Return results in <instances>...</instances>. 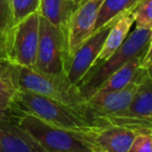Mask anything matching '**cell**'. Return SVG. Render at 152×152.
<instances>
[{
    "instance_id": "cell-1",
    "label": "cell",
    "mask_w": 152,
    "mask_h": 152,
    "mask_svg": "<svg viewBox=\"0 0 152 152\" xmlns=\"http://www.w3.org/2000/svg\"><path fill=\"white\" fill-rule=\"evenodd\" d=\"M10 116L46 152H98L87 130L61 128L18 110Z\"/></svg>"
},
{
    "instance_id": "cell-2",
    "label": "cell",
    "mask_w": 152,
    "mask_h": 152,
    "mask_svg": "<svg viewBox=\"0 0 152 152\" xmlns=\"http://www.w3.org/2000/svg\"><path fill=\"white\" fill-rule=\"evenodd\" d=\"M7 68L17 91L22 90L46 96L71 106L85 116L87 100L81 96L78 88L69 83L67 77L45 74L9 61Z\"/></svg>"
},
{
    "instance_id": "cell-3",
    "label": "cell",
    "mask_w": 152,
    "mask_h": 152,
    "mask_svg": "<svg viewBox=\"0 0 152 152\" xmlns=\"http://www.w3.org/2000/svg\"><path fill=\"white\" fill-rule=\"evenodd\" d=\"M12 110L32 115L49 124L71 130H87L93 126L85 116L71 106L28 91L16 92Z\"/></svg>"
},
{
    "instance_id": "cell-4",
    "label": "cell",
    "mask_w": 152,
    "mask_h": 152,
    "mask_svg": "<svg viewBox=\"0 0 152 152\" xmlns=\"http://www.w3.org/2000/svg\"><path fill=\"white\" fill-rule=\"evenodd\" d=\"M151 42V29L137 28L131 31L123 44L100 65L95 66L77 85L81 96L88 100L114 72L128 63L133 57L146 52Z\"/></svg>"
},
{
    "instance_id": "cell-5",
    "label": "cell",
    "mask_w": 152,
    "mask_h": 152,
    "mask_svg": "<svg viewBox=\"0 0 152 152\" xmlns=\"http://www.w3.org/2000/svg\"><path fill=\"white\" fill-rule=\"evenodd\" d=\"M70 61L67 32L40 16V34L34 70L67 77Z\"/></svg>"
},
{
    "instance_id": "cell-6",
    "label": "cell",
    "mask_w": 152,
    "mask_h": 152,
    "mask_svg": "<svg viewBox=\"0 0 152 152\" xmlns=\"http://www.w3.org/2000/svg\"><path fill=\"white\" fill-rule=\"evenodd\" d=\"M152 119V68L146 69L140 80L137 93L129 106L115 116L100 117L94 120V126L117 125L141 132L147 121Z\"/></svg>"
},
{
    "instance_id": "cell-7",
    "label": "cell",
    "mask_w": 152,
    "mask_h": 152,
    "mask_svg": "<svg viewBox=\"0 0 152 152\" xmlns=\"http://www.w3.org/2000/svg\"><path fill=\"white\" fill-rule=\"evenodd\" d=\"M40 34V15L34 13L17 23L7 36V61L34 69Z\"/></svg>"
},
{
    "instance_id": "cell-8",
    "label": "cell",
    "mask_w": 152,
    "mask_h": 152,
    "mask_svg": "<svg viewBox=\"0 0 152 152\" xmlns=\"http://www.w3.org/2000/svg\"><path fill=\"white\" fill-rule=\"evenodd\" d=\"M145 69H140L133 80L125 88L103 95L92 96L87 100L85 116L94 126V120L100 117L115 116L125 110L132 101Z\"/></svg>"
},
{
    "instance_id": "cell-9",
    "label": "cell",
    "mask_w": 152,
    "mask_h": 152,
    "mask_svg": "<svg viewBox=\"0 0 152 152\" xmlns=\"http://www.w3.org/2000/svg\"><path fill=\"white\" fill-rule=\"evenodd\" d=\"M112 25L113 23L108 24L91 34L72 54L67 72V79L71 85L77 87V85L94 67Z\"/></svg>"
},
{
    "instance_id": "cell-10",
    "label": "cell",
    "mask_w": 152,
    "mask_h": 152,
    "mask_svg": "<svg viewBox=\"0 0 152 152\" xmlns=\"http://www.w3.org/2000/svg\"><path fill=\"white\" fill-rule=\"evenodd\" d=\"M103 2L104 0H86L73 13L67 31L70 56L94 34L96 21Z\"/></svg>"
},
{
    "instance_id": "cell-11",
    "label": "cell",
    "mask_w": 152,
    "mask_h": 152,
    "mask_svg": "<svg viewBox=\"0 0 152 152\" xmlns=\"http://www.w3.org/2000/svg\"><path fill=\"white\" fill-rule=\"evenodd\" d=\"M98 152H127L140 131L117 125L91 126L87 129Z\"/></svg>"
},
{
    "instance_id": "cell-12",
    "label": "cell",
    "mask_w": 152,
    "mask_h": 152,
    "mask_svg": "<svg viewBox=\"0 0 152 152\" xmlns=\"http://www.w3.org/2000/svg\"><path fill=\"white\" fill-rule=\"evenodd\" d=\"M0 152H46L11 116L0 118Z\"/></svg>"
},
{
    "instance_id": "cell-13",
    "label": "cell",
    "mask_w": 152,
    "mask_h": 152,
    "mask_svg": "<svg viewBox=\"0 0 152 152\" xmlns=\"http://www.w3.org/2000/svg\"><path fill=\"white\" fill-rule=\"evenodd\" d=\"M132 12L133 10H131V11L122 14L113 23L110 32H108L107 37H106L105 41H104L103 47H102L101 51H100V54L98 55L97 59H96L94 67L100 65L104 61H106L126 40V38L129 34V30H130L132 24L134 23V20H133L132 17Z\"/></svg>"
},
{
    "instance_id": "cell-14",
    "label": "cell",
    "mask_w": 152,
    "mask_h": 152,
    "mask_svg": "<svg viewBox=\"0 0 152 152\" xmlns=\"http://www.w3.org/2000/svg\"><path fill=\"white\" fill-rule=\"evenodd\" d=\"M78 5L74 0H41L39 15L56 27L68 31V26L73 13Z\"/></svg>"
},
{
    "instance_id": "cell-15",
    "label": "cell",
    "mask_w": 152,
    "mask_h": 152,
    "mask_svg": "<svg viewBox=\"0 0 152 152\" xmlns=\"http://www.w3.org/2000/svg\"><path fill=\"white\" fill-rule=\"evenodd\" d=\"M143 55H139L137 57H133L132 59L125 64L123 67L112 74V75L100 86V88L94 93L93 96L103 95L110 92H115L125 88L128 86L133 78L135 77L139 70L141 69V61L143 58Z\"/></svg>"
},
{
    "instance_id": "cell-16",
    "label": "cell",
    "mask_w": 152,
    "mask_h": 152,
    "mask_svg": "<svg viewBox=\"0 0 152 152\" xmlns=\"http://www.w3.org/2000/svg\"><path fill=\"white\" fill-rule=\"evenodd\" d=\"M140 1L141 0H104L99 11L94 32L114 23L122 14L134 10Z\"/></svg>"
},
{
    "instance_id": "cell-17",
    "label": "cell",
    "mask_w": 152,
    "mask_h": 152,
    "mask_svg": "<svg viewBox=\"0 0 152 152\" xmlns=\"http://www.w3.org/2000/svg\"><path fill=\"white\" fill-rule=\"evenodd\" d=\"M17 92L7 68V59H0V118L11 115L12 104Z\"/></svg>"
},
{
    "instance_id": "cell-18",
    "label": "cell",
    "mask_w": 152,
    "mask_h": 152,
    "mask_svg": "<svg viewBox=\"0 0 152 152\" xmlns=\"http://www.w3.org/2000/svg\"><path fill=\"white\" fill-rule=\"evenodd\" d=\"M41 0H10L15 25L28 16L38 13Z\"/></svg>"
},
{
    "instance_id": "cell-19",
    "label": "cell",
    "mask_w": 152,
    "mask_h": 152,
    "mask_svg": "<svg viewBox=\"0 0 152 152\" xmlns=\"http://www.w3.org/2000/svg\"><path fill=\"white\" fill-rule=\"evenodd\" d=\"M135 27L152 29V0H141L132 12Z\"/></svg>"
},
{
    "instance_id": "cell-20",
    "label": "cell",
    "mask_w": 152,
    "mask_h": 152,
    "mask_svg": "<svg viewBox=\"0 0 152 152\" xmlns=\"http://www.w3.org/2000/svg\"><path fill=\"white\" fill-rule=\"evenodd\" d=\"M15 26L10 0H0V34L9 36Z\"/></svg>"
},
{
    "instance_id": "cell-21",
    "label": "cell",
    "mask_w": 152,
    "mask_h": 152,
    "mask_svg": "<svg viewBox=\"0 0 152 152\" xmlns=\"http://www.w3.org/2000/svg\"><path fill=\"white\" fill-rule=\"evenodd\" d=\"M127 152H152V135L150 129L137 133Z\"/></svg>"
},
{
    "instance_id": "cell-22",
    "label": "cell",
    "mask_w": 152,
    "mask_h": 152,
    "mask_svg": "<svg viewBox=\"0 0 152 152\" xmlns=\"http://www.w3.org/2000/svg\"><path fill=\"white\" fill-rule=\"evenodd\" d=\"M141 68L145 70L152 68V41L150 42L147 50L143 55V58L141 61Z\"/></svg>"
},
{
    "instance_id": "cell-23",
    "label": "cell",
    "mask_w": 152,
    "mask_h": 152,
    "mask_svg": "<svg viewBox=\"0 0 152 152\" xmlns=\"http://www.w3.org/2000/svg\"><path fill=\"white\" fill-rule=\"evenodd\" d=\"M7 36L0 34V59H7Z\"/></svg>"
},
{
    "instance_id": "cell-24",
    "label": "cell",
    "mask_w": 152,
    "mask_h": 152,
    "mask_svg": "<svg viewBox=\"0 0 152 152\" xmlns=\"http://www.w3.org/2000/svg\"><path fill=\"white\" fill-rule=\"evenodd\" d=\"M152 128V119L151 120H149V121H147L146 122V124H145V129L146 130H149V129H151Z\"/></svg>"
},
{
    "instance_id": "cell-25",
    "label": "cell",
    "mask_w": 152,
    "mask_h": 152,
    "mask_svg": "<svg viewBox=\"0 0 152 152\" xmlns=\"http://www.w3.org/2000/svg\"><path fill=\"white\" fill-rule=\"evenodd\" d=\"M83 0H74V2H75L77 5H79V4H80V3L83 2Z\"/></svg>"
},
{
    "instance_id": "cell-26",
    "label": "cell",
    "mask_w": 152,
    "mask_h": 152,
    "mask_svg": "<svg viewBox=\"0 0 152 152\" xmlns=\"http://www.w3.org/2000/svg\"><path fill=\"white\" fill-rule=\"evenodd\" d=\"M150 132H151V135H152V128L150 129Z\"/></svg>"
},
{
    "instance_id": "cell-27",
    "label": "cell",
    "mask_w": 152,
    "mask_h": 152,
    "mask_svg": "<svg viewBox=\"0 0 152 152\" xmlns=\"http://www.w3.org/2000/svg\"><path fill=\"white\" fill-rule=\"evenodd\" d=\"M151 41H152V29H151Z\"/></svg>"
},
{
    "instance_id": "cell-28",
    "label": "cell",
    "mask_w": 152,
    "mask_h": 152,
    "mask_svg": "<svg viewBox=\"0 0 152 152\" xmlns=\"http://www.w3.org/2000/svg\"><path fill=\"white\" fill-rule=\"evenodd\" d=\"M83 1H86V0H83Z\"/></svg>"
}]
</instances>
